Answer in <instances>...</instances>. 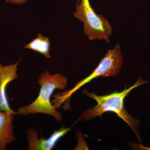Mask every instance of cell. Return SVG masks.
<instances>
[{"label":"cell","instance_id":"cell-2","mask_svg":"<svg viewBox=\"0 0 150 150\" xmlns=\"http://www.w3.org/2000/svg\"><path fill=\"white\" fill-rule=\"evenodd\" d=\"M38 83L40 86L38 96L30 104L19 108L16 111V115L43 113L51 115L61 123L63 116L51 102V98L55 90L65 89L68 83L67 78L62 74L51 75L46 71L40 76Z\"/></svg>","mask_w":150,"mask_h":150},{"label":"cell","instance_id":"cell-9","mask_svg":"<svg viewBox=\"0 0 150 150\" xmlns=\"http://www.w3.org/2000/svg\"><path fill=\"white\" fill-rule=\"evenodd\" d=\"M129 146L131 148L134 150H150V147L144 146L142 144H138L135 142H129Z\"/></svg>","mask_w":150,"mask_h":150},{"label":"cell","instance_id":"cell-1","mask_svg":"<svg viewBox=\"0 0 150 150\" xmlns=\"http://www.w3.org/2000/svg\"><path fill=\"white\" fill-rule=\"evenodd\" d=\"M149 83L150 81L144 80L143 77H139L137 82L129 88L124 89L121 92L116 91L104 96H98L93 92L90 93L87 90H84L83 93L94 99L97 105L84 111L76 123L83 121H89L92 118L101 116L105 112H113L129 125L140 144H142V136L139 131L141 122L139 119L131 116L127 112L124 106V100L134 88Z\"/></svg>","mask_w":150,"mask_h":150},{"label":"cell","instance_id":"cell-4","mask_svg":"<svg viewBox=\"0 0 150 150\" xmlns=\"http://www.w3.org/2000/svg\"><path fill=\"white\" fill-rule=\"evenodd\" d=\"M74 16L83 23L85 34L89 40H104L109 42L112 27L102 14H98L92 7L89 0H80L76 6Z\"/></svg>","mask_w":150,"mask_h":150},{"label":"cell","instance_id":"cell-3","mask_svg":"<svg viewBox=\"0 0 150 150\" xmlns=\"http://www.w3.org/2000/svg\"><path fill=\"white\" fill-rule=\"evenodd\" d=\"M123 60L121 46L119 44H116L112 49L108 51L91 74L77 83L71 89L55 95L56 102L60 106L63 105L64 107H70V99L73 94L96 78L113 76L118 74L121 71Z\"/></svg>","mask_w":150,"mask_h":150},{"label":"cell","instance_id":"cell-6","mask_svg":"<svg viewBox=\"0 0 150 150\" xmlns=\"http://www.w3.org/2000/svg\"><path fill=\"white\" fill-rule=\"evenodd\" d=\"M21 60V58L15 64L8 66H3L0 63V111L14 113L16 115V111L10 106L7 96L6 88L10 83L18 77V66Z\"/></svg>","mask_w":150,"mask_h":150},{"label":"cell","instance_id":"cell-7","mask_svg":"<svg viewBox=\"0 0 150 150\" xmlns=\"http://www.w3.org/2000/svg\"><path fill=\"white\" fill-rule=\"evenodd\" d=\"M14 113L0 111V150H6L8 144L16 139L13 124Z\"/></svg>","mask_w":150,"mask_h":150},{"label":"cell","instance_id":"cell-10","mask_svg":"<svg viewBox=\"0 0 150 150\" xmlns=\"http://www.w3.org/2000/svg\"><path fill=\"white\" fill-rule=\"evenodd\" d=\"M6 2L10 4L21 5L26 3L28 0H5Z\"/></svg>","mask_w":150,"mask_h":150},{"label":"cell","instance_id":"cell-5","mask_svg":"<svg viewBox=\"0 0 150 150\" xmlns=\"http://www.w3.org/2000/svg\"><path fill=\"white\" fill-rule=\"evenodd\" d=\"M71 131V128L65 126L61 129L55 130L50 137L47 139L43 138L39 139L38 133L35 129L27 130V140L28 142V150H51L53 149L57 142L62 137Z\"/></svg>","mask_w":150,"mask_h":150},{"label":"cell","instance_id":"cell-8","mask_svg":"<svg viewBox=\"0 0 150 150\" xmlns=\"http://www.w3.org/2000/svg\"><path fill=\"white\" fill-rule=\"evenodd\" d=\"M51 42L48 37H45L41 33H38L37 37L25 46V48L29 49L42 54L46 58L50 59Z\"/></svg>","mask_w":150,"mask_h":150},{"label":"cell","instance_id":"cell-11","mask_svg":"<svg viewBox=\"0 0 150 150\" xmlns=\"http://www.w3.org/2000/svg\"><path fill=\"white\" fill-rule=\"evenodd\" d=\"M80 0H77L76 5L79 4V3L80 2Z\"/></svg>","mask_w":150,"mask_h":150}]
</instances>
